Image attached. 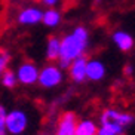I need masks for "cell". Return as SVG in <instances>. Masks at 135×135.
<instances>
[{"label":"cell","instance_id":"cell-1","mask_svg":"<svg viewBox=\"0 0 135 135\" xmlns=\"http://www.w3.org/2000/svg\"><path fill=\"white\" fill-rule=\"evenodd\" d=\"M89 40H91L89 30L85 25H76L70 33L62 36L60 45L58 65L61 68H67L73 60L85 55L89 46Z\"/></svg>","mask_w":135,"mask_h":135},{"label":"cell","instance_id":"cell-2","mask_svg":"<svg viewBox=\"0 0 135 135\" xmlns=\"http://www.w3.org/2000/svg\"><path fill=\"white\" fill-rule=\"evenodd\" d=\"M64 80L62 68L56 64H46L42 68H39V76H37V83L45 89H54L60 86Z\"/></svg>","mask_w":135,"mask_h":135},{"label":"cell","instance_id":"cell-3","mask_svg":"<svg viewBox=\"0 0 135 135\" xmlns=\"http://www.w3.org/2000/svg\"><path fill=\"white\" fill-rule=\"evenodd\" d=\"M28 126V117L25 111L22 110H12L6 113V119H4V129L6 132L12 135H21L25 132Z\"/></svg>","mask_w":135,"mask_h":135},{"label":"cell","instance_id":"cell-4","mask_svg":"<svg viewBox=\"0 0 135 135\" xmlns=\"http://www.w3.org/2000/svg\"><path fill=\"white\" fill-rule=\"evenodd\" d=\"M16 80L24 86H31L37 83V76H39V67L33 61H22L16 67Z\"/></svg>","mask_w":135,"mask_h":135},{"label":"cell","instance_id":"cell-5","mask_svg":"<svg viewBox=\"0 0 135 135\" xmlns=\"http://www.w3.org/2000/svg\"><path fill=\"white\" fill-rule=\"evenodd\" d=\"M42 15L43 9L39 6H25L18 12L16 15V22L22 27H33L42 22Z\"/></svg>","mask_w":135,"mask_h":135},{"label":"cell","instance_id":"cell-6","mask_svg":"<svg viewBox=\"0 0 135 135\" xmlns=\"http://www.w3.org/2000/svg\"><path fill=\"white\" fill-rule=\"evenodd\" d=\"M86 62H88V58L85 55L77 56L76 60H73L70 62L67 70H68V76L71 77L73 82L82 83V82L86 80Z\"/></svg>","mask_w":135,"mask_h":135},{"label":"cell","instance_id":"cell-7","mask_svg":"<svg viewBox=\"0 0 135 135\" xmlns=\"http://www.w3.org/2000/svg\"><path fill=\"white\" fill-rule=\"evenodd\" d=\"M111 42L120 52H131L135 46V40L132 34L125 31V30H116L111 34Z\"/></svg>","mask_w":135,"mask_h":135},{"label":"cell","instance_id":"cell-8","mask_svg":"<svg viewBox=\"0 0 135 135\" xmlns=\"http://www.w3.org/2000/svg\"><path fill=\"white\" fill-rule=\"evenodd\" d=\"M104 122H114V123L122 125V126H126V125L134 122V116L128 114L125 111L108 108V110H105L103 114H101V123H104Z\"/></svg>","mask_w":135,"mask_h":135},{"label":"cell","instance_id":"cell-9","mask_svg":"<svg viewBox=\"0 0 135 135\" xmlns=\"http://www.w3.org/2000/svg\"><path fill=\"white\" fill-rule=\"evenodd\" d=\"M105 65L99 60H88L86 62V79L91 82H99L105 77Z\"/></svg>","mask_w":135,"mask_h":135},{"label":"cell","instance_id":"cell-10","mask_svg":"<svg viewBox=\"0 0 135 135\" xmlns=\"http://www.w3.org/2000/svg\"><path fill=\"white\" fill-rule=\"evenodd\" d=\"M76 114L71 111H67L61 116L58 128H56V135H76Z\"/></svg>","mask_w":135,"mask_h":135},{"label":"cell","instance_id":"cell-11","mask_svg":"<svg viewBox=\"0 0 135 135\" xmlns=\"http://www.w3.org/2000/svg\"><path fill=\"white\" fill-rule=\"evenodd\" d=\"M62 22V12L56 8H46L42 15V24L46 28H58Z\"/></svg>","mask_w":135,"mask_h":135},{"label":"cell","instance_id":"cell-12","mask_svg":"<svg viewBox=\"0 0 135 135\" xmlns=\"http://www.w3.org/2000/svg\"><path fill=\"white\" fill-rule=\"evenodd\" d=\"M60 45H61V37L58 36H51L46 42V49L45 55L49 61H58L60 56Z\"/></svg>","mask_w":135,"mask_h":135},{"label":"cell","instance_id":"cell-13","mask_svg":"<svg viewBox=\"0 0 135 135\" xmlns=\"http://www.w3.org/2000/svg\"><path fill=\"white\" fill-rule=\"evenodd\" d=\"M123 132V126L114 122H104L101 128L97 129V135H120Z\"/></svg>","mask_w":135,"mask_h":135},{"label":"cell","instance_id":"cell-14","mask_svg":"<svg viewBox=\"0 0 135 135\" xmlns=\"http://www.w3.org/2000/svg\"><path fill=\"white\" fill-rule=\"evenodd\" d=\"M76 135H97V125L89 119L80 120L76 123Z\"/></svg>","mask_w":135,"mask_h":135},{"label":"cell","instance_id":"cell-15","mask_svg":"<svg viewBox=\"0 0 135 135\" xmlns=\"http://www.w3.org/2000/svg\"><path fill=\"white\" fill-rule=\"evenodd\" d=\"M0 79H2V85H3L4 88H8V89H12V88H15V85L18 83L15 73L11 71V70H6L3 74L0 76Z\"/></svg>","mask_w":135,"mask_h":135},{"label":"cell","instance_id":"cell-16","mask_svg":"<svg viewBox=\"0 0 135 135\" xmlns=\"http://www.w3.org/2000/svg\"><path fill=\"white\" fill-rule=\"evenodd\" d=\"M9 62H11V55H9L8 52L0 51V76L8 70Z\"/></svg>","mask_w":135,"mask_h":135},{"label":"cell","instance_id":"cell-17","mask_svg":"<svg viewBox=\"0 0 135 135\" xmlns=\"http://www.w3.org/2000/svg\"><path fill=\"white\" fill-rule=\"evenodd\" d=\"M42 4H45L46 8H56V4L60 3L61 0H40Z\"/></svg>","mask_w":135,"mask_h":135},{"label":"cell","instance_id":"cell-18","mask_svg":"<svg viewBox=\"0 0 135 135\" xmlns=\"http://www.w3.org/2000/svg\"><path fill=\"white\" fill-rule=\"evenodd\" d=\"M6 113L3 105H0V128H4V119H6Z\"/></svg>","mask_w":135,"mask_h":135},{"label":"cell","instance_id":"cell-19","mask_svg":"<svg viewBox=\"0 0 135 135\" xmlns=\"http://www.w3.org/2000/svg\"><path fill=\"white\" fill-rule=\"evenodd\" d=\"M125 74H126V76H132V74H134V67H132L131 64L125 67Z\"/></svg>","mask_w":135,"mask_h":135},{"label":"cell","instance_id":"cell-20","mask_svg":"<svg viewBox=\"0 0 135 135\" xmlns=\"http://www.w3.org/2000/svg\"><path fill=\"white\" fill-rule=\"evenodd\" d=\"M0 135H6V129L4 128H0Z\"/></svg>","mask_w":135,"mask_h":135}]
</instances>
